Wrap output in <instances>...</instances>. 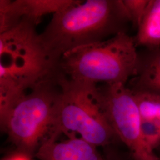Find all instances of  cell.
<instances>
[{
  "label": "cell",
  "instance_id": "cell-12",
  "mask_svg": "<svg viewBox=\"0 0 160 160\" xmlns=\"http://www.w3.org/2000/svg\"><path fill=\"white\" fill-rule=\"evenodd\" d=\"M150 0H123L132 26L137 29L147 10Z\"/></svg>",
  "mask_w": 160,
  "mask_h": 160
},
{
  "label": "cell",
  "instance_id": "cell-5",
  "mask_svg": "<svg viewBox=\"0 0 160 160\" xmlns=\"http://www.w3.org/2000/svg\"><path fill=\"white\" fill-rule=\"evenodd\" d=\"M60 92L54 73L0 111L2 129L20 152L31 157L41 141L49 137Z\"/></svg>",
  "mask_w": 160,
  "mask_h": 160
},
{
  "label": "cell",
  "instance_id": "cell-13",
  "mask_svg": "<svg viewBox=\"0 0 160 160\" xmlns=\"http://www.w3.org/2000/svg\"><path fill=\"white\" fill-rule=\"evenodd\" d=\"M6 160H31L30 157L22 152H18L16 154L13 155Z\"/></svg>",
  "mask_w": 160,
  "mask_h": 160
},
{
  "label": "cell",
  "instance_id": "cell-14",
  "mask_svg": "<svg viewBox=\"0 0 160 160\" xmlns=\"http://www.w3.org/2000/svg\"><path fill=\"white\" fill-rule=\"evenodd\" d=\"M155 151H157V153H156V155H157V157H158V158H159V160H160V145L155 150Z\"/></svg>",
  "mask_w": 160,
  "mask_h": 160
},
{
  "label": "cell",
  "instance_id": "cell-9",
  "mask_svg": "<svg viewBox=\"0 0 160 160\" xmlns=\"http://www.w3.org/2000/svg\"><path fill=\"white\" fill-rule=\"evenodd\" d=\"M132 91L160 94V47L139 52L137 72L126 84Z\"/></svg>",
  "mask_w": 160,
  "mask_h": 160
},
{
  "label": "cell",
  "instance_id": "cell-11",
  "mask_svg": "<svg viewBox=\"0 0 160 160\" xmlns=\"http://www.w3.org/2000/svg\"><path fill=\"white\" fill-rule=\"evenodd\" d=\"M132 92L136 98L141 120L154 122L160 126V94L143 91Z\"/></svg>",
  "mask_w": 160,
  "mask_h": 160
},
{
  "label": "cell",
  "instance_id": "cell-6",
  "mask_svg": "<svg viewBox=\"0 0 160 160\" xmlns=\"http://www.w3.org/2000/svg\"><path fill=\"white\" fill-rule=\"evenodd\" d=\"M100 101L117 137L126 145L135 160H159L143 139L141 118L135 96L126 84H98Z\"/></svg>",
  "mask_w": 160,
  "mask_h": 160
},
{
  "label": "cell",
  "instance_id": "cell-7",
  "mask_svg": "<svg viewBox=\"0 0 160 160\" xmlns=\"http://www.w3.org/2000/svg\"><path fill=\"white\" fill-rule=\"evenodd\" d=\"M74 0H1L0 34L22 22L37 26L42 18L55 14Z\"/></svg>",
  "mask_w": 160,
  "mask_h": 160
},
{
  "label": "cell",
  "instance_id": "cell-8",
  "mask_svg": "<svg viewBox=\"0 0 160 160\" xmlns=\"http://www.w3.org/2000/svg\"><path fill=\"white\" fill-rule=\"evenodd\" d=\"M63 142L45 139L36 151L39 160H108L97 151V147L73 134Z\"/></svg>",
  "mask_w": 160,
  "mask_h": 160
},
{
  "label": "cell",
  "instance_id": "cell-4",
  "mask_svg": "<svg viewBox=\"0 0 160 160\" xmlns=\"http://www.w3.org/2000/svg\"><path fill=\"white\" fill-rule=\"evenodd\" d=\"M61 92L55 108L53 126L46 139L57 141L62 134H78L96 147L118 138L103 112L98 84L68 80L58 74Z\"/></svg>",
  "mask_w": 160,
  "mask_h": 160
},
{
  "label": "cell",
  "instance_id": "cell-3",
  "mask_svg": "<svg viewBox=\"0 0 160 160\" xmlns=\"http://www.w3.org/2000/svg\"><path fill=\"white\" fill-rule=\"evenodd\" d=\"M138 62L139 52L133 36L123 32L66 53L56 69L59 74L72 81L126 85L136 74Z\"/></svg>",
  "mask_w": 160,
  "mask_h": 160
},
{
  "label": "cell",
  "instance_id": "cell-2",
  "mask_svg": "<svg viewBox=\"0 0 160 160\" xmlns=\"http://www.w3.org/2000/svg\"><path fill=\"white\" fill-rule=\"evenodd\" d=\"M33 23L0 34V110L55 72Z\"/></svg>",
  "mask_w": 160,
  "mask_h": 160
},
{
  "label": "cell",
  "instance_id": "cell-1",
  "mask_svg": "<svg viewBox=\"0 0 160 160\" xmlns=\"http://www.w3.org/2000/svg\"><path fill=\"white\" fill-rule=\"evenodd\" d=\"M129 24L123 0H74L53 14L39 39L56 67L66 53L128 33Z\"/></svg>",
  "mask_w": 160,
  "mask_h": 160
},
{
  "label": "cell",
  "instance_id": "cell-10",
  "mask_svg": "<svg viewBox=\"0 0 160 160\" xmlns=\"http://www.w3.org/2000/svg\"><path fill=\"white\" fill-rule=\"evenodd\" d=\"M137 47L154 49L160 47V0H150L133 36Z\"/></svg>",
  "mask_w": 160,
  "mask_h": 160
}]
</instances>
